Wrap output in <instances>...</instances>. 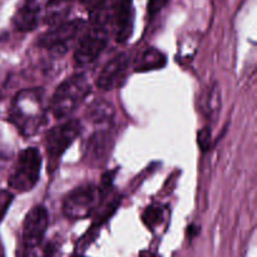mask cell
<instances>
[{
    "label": "cell",
    "mask_w": 257,
    "mask_h": 257,
    "mask_svg": "<svg viewBox=\"0 0 257 257\" xmlns=\"http://www.w3.org/2000/svg\"><path fill=\"white\" fill-rule=\"evenodd\" d=\"M47 105L43 88L23 89L13 99L9 120L24 137L35 135L45 123Z\"/></svg>",
    "instance_id": "cell-1"
},
{
    "label": "cell",
    "mask_w": 257,
    "mask_h": 257,
    "mask_svg": "<svg viewBox=\"0 0 257 257\" xmlns=\"http://www.w3.org/2000/svg\"><path fill=\"white\" fill-rule=\"evenodd\" d=\"M110 4V3H109ZM107 4L102 9L90 14V24L80 35L74 50V63L83 68L92 64L99 58L108 44V20L110 7Z\"/></svg>",
    "instance_id": "cell-2"
},
{
    "label": "cell",
    "mask_w": 257,
    "mask_h": 257,
    "mask_svg": "<svg viewBox=\"0 0 257 257\" xmlns=\"http://www.w3.org/2000/svg\"><path fill=\"white\" fill-rule=\"evenodd\" d=\"M90 93V84L84 74H73L60 83L53 93L49 109L57 119H67Z\"/></svg>",
    "instance_id": "cell-3"
},
{
    "label": "cell",
    "mask_w": 257,
    "mask_h": 257,
    "mask_svg": "<svg viewBox=\"0 0 257 257\" xmlns=\"http://www.w3.org/2000/svg\"><path fill=\"white\" fill-rule=\"evenodd\" d=\"M105 190L108 187H98L93 183L78 186L63 200V213L69 220H84L89 217L102 205Z\"/></svg>",
    "instance_id": "cell-4"
},
{
    "label": "cell",
    "mask_w": 257,
    "mask_h": 257,
    "mask_svg": "<svg viewBox=\"0 0 257 257\" xmlns=\"http://www.w3.org/2000/svg\"><path fill=\"white\" fill-rule=\"evenodd\" d=\"M42 155L37 147H28L18 156L8 180L10 190L18 193L29 192L39 181L42 170Z\"/></svg>",
    "instance_id": "cell-5"
},
{
    "label": "cell",
    "mask_w": 257,
    "mask_h": 257,
    "mask_svg": "<svg viewBox=\"0 0 257 257\" xmlns=\"http://www.w3.org/2000/svg\"><path fill=\"white\" fill-rule=\"evenodd\" d=\"M84 27L85 22L80 18L53 25L52 29L40 35L38 39V47L58 55L65 54L74 44Z\"/></svg>",
    "instance_id": "cell-6"
},
{
    "label": "cell",
    "mask_w": 257,
    "mask_h": 257,
    "mask_svg": "<svg viewBox=\"0 0 257 257\" xmlns=\"http://www.w3.org/2000/svg\"><path fill=\"white\" fill-rule=\"evenodd\" d=\"M82 132V123L78 119L64 120L48 131L45 136V150L49 158L50 167L57 166L60 157L73 145Z\"/></svg>",
    "instance_id": "cell-7"
},
{
    "label": "cell",
    "mask_w": 257,
    "mask_h": 257,
    "mask_svg": "<svg viewBox=\"0 0 257 257\" xmlns=\"http://www.w3.org/2000/svg\"><path fill=\"white\" fill-rule=\"evenodd\" d=\"M49 225V216L43 205L34 206L23 222V242L25 248L40 247Z\"/></svg>",
    "instance_id": "cell-8"
},
{
    "label": "cell",
    "mask_w": 257,
    "mask_h": 257,
    "mask_svg": "<svg viewBox=\"0 0 257 257\" xmlns=\"http://www.w3.org/2000/svg\"><path fill=\"white\" fill-rule=\"evenodd\" d=\"M128 57L124 53L115 55L100 70L97 78V87L102 90H112L117 87L127 72Z\"/></svg>",
    "instance_id": "cell-9"
},
{
    "label": "cell",
    "mask_w": 257,
    "mask_h": 257,
    "mask_svg": "<svg viewBox=\"0 0 257 257\" xmlns=\"http://www.w3.org/2000/svg\"><path fill=\"white\" fill-rule=\"evenodd\" d=\"M133 33V0H117L114 13L115 42H128Z\"/></svg>",
    "instance_id": "cell-10"
},
{
    "label": "cell",
    "mask_w": 257,
    "mask_h": 257,
    "mask_svg": "<svg viewBox=\"0 0 257 257\" xmlns=\"http://www.w3.org/2000/svg\"><path fill=\"white\" fill-rule=\"evenodd\" d=\"M40 15V8L37 0H25L24 4L15 13L14 27L19 32H32L38 27Z\"/></svg>",
    "instance_id": "cell-11"
},
{
    "label": "cell",
    "mask_w": 257,
    "mask_h": 257,
    "mask_svg": "<svg viewBox=\"0 0 257 257\" xmlns=\"http://www.w3.org/2000/svg\"><path fill=\"white\" fill-rule=\"evenodd\" d=\"M115 109L113 104L108 100L97 99L93 100L87 109V118L94 124H102L107 123L114 117Z\"/></svg>",
    "instance_id": "cell-12"
},
{
    "label": "cell",
    "mask_w": 257,
    "mask_h": 257,
    "mask_svg": "<svg viewBox=\"0 0 257 257\" xmlns=\"http://www.w3.org/2000/svg\"><path fill=\"white\" fill-rule=\"evenodd\" d=\"M166 65V57L162 52L156 48H148L136 60V70L137 72H147V70L160 69Z\"/></svg>",
    "instance_id": "cell-13"
},
{
    "label": "cell",
    "mask_w": 257,
    "mask_h": 257,
    "mask_svg": "<svg viewBox=\"0 0 257 257\" xmlns=\"http://www.w3.org/2000/svg\"><path fill=\"white\" fill-rule=\"evenodd\" d=\"M73 2H75V0H48L45 22L50 25L64 22L65 15H68Z\"/></svg>",
    "instance_id": "cell-14"
},
{
    "label": "cell",
    "mask_w": 257,
    "mask_h": 257,
    "mask_svg": "<svg viewBox=\"0 0 257 257\" xmlns=\"http://www.w3.org/2000/svg\"><path fill=\"white\" fill-rule=\"evenodd\" d=\"M119 203H120V197L119 196H118V197L115 196V197L112 198L107 205L99 206V207H98L97 216H95V220L94 222H93L90 230H95V228H98L99 226H102L105 221H108V218H109L110 216H113V213L117 211Z\"/></svg>",
    "instance_id": "cell-15"
},
{
    "label": "cell",
    "mask_w": 257,
    "mask_h": 257,
    "mask_svg": "<svg viewBox=\"0 0 257 257\" xmlns=\"http://www.w3.org/2000/svg\"><path fill=\"white\" fill-rule=\"evenodd\" d=\"M163 218H165V208L160 205L148 206L142 215L143 223H145L150 230H153V228L157 227L158 225H161Z\"/></svg>",
    "instance_id": "cell-16"
},
{
    "label": "cell",
    "mask_w": 257,
    "mask_h": 257,
    "mask_svg": "<svg viewBox=\"0 0 257 257\" xmlns=\"http://www.w3.org/2000/svg\"><path fill=\"white\" fill-rule=\"evenodd\" d=\"M14 200V193L10 190H0V222L7 215L10 205Z\"/></svg>",
    "instance_id": "cell-17"
},
{
    "label": "cell",
    "mask_w": 257,
    "mask_h": 257,
    "mask_svg": "<svg viewBox=\"0 0 257 257\" xmlns=\"http://www.w3.org/2000/svg\"><path fill=\"white\" fill-rule=\"evenodd\" d=\"M168 3V0H148V5H147V12H148V17L152 19L155 15H157L163 8L166 7V4Z\"/></svg>",
    "instance_id": "cell-18"
},
{
    "label": "cell",
    "mask_w": 257,
    "mask_h": 257,
    "mask_svg": "<svg viewBox=\"0 0 257 257\" xmlns=\"http://www.w3.org/2000/svg\"><path fill=\"white\" fill-rule=\"evenodd\" d=\"M83 5L88 9L89 14H93L94 12L99 10L104 5H107L110 0H79Z\"/></svg>",
    "instance_id": "cell-19"
},
{
    "label": "cell",
    "mask_w": 257,
    "mask_h": 257,
    "mask_svg": "<svg viewBox=\"0 0 257 257\" xmlns=\"http://www.w3.org/2000/svg\"><path fill=\"white\" fill-rule=\"evenodd\" d=\"M211 142V130L210 128H203L200 133H198V145L203 151H208Z\"/></svg>",
    "instance_id": "cell-20"
},
{
    "label": "cell",
    "mask_w": 257,
    "mask_h": 257,
    "mask_svg": "<svg viewBox=\"0 0 257 257\" xmlns=\"http://www.w3.org/2000/svg\"><path fill=\"white\" fill-rule=\"evenodd\" d=\"M20 257H53V251L49 250V248H45V250H43V252L40 253V255H38V253H35V248H25L24 253H23Z\"/></svg>",
    "instance_id": "cell-21"
},
{
    "label": "cell",
    "mask_w": 257,
    "mask_h": 257,
    "mask_svg": "<svg viewBox=\"0 0 257 257\" xmlns=\"http://www.w3.org/2000/svg\"><path fill=\"white\" fill-rule=\"evenodd\" d=\"M0 257H4V251H3V246H2V242H0Z\"/></svg>",
    "instance_id": "cell-22"
},
{
    "label": "cell",
    "mask_w": 257,
    "mask_h": 257,
    "mask_svg": "<svg viewBox=\"0 0 257 257\" xmlns=\"http://www.w3.org/2000/svg\"><path fill=\"white\" fill-rule=\"evenodd\" d=\"M72 257H84V256H82V255H74V256H72Z\"/></svg>",
    "instance_id": "cell-23"
}]
</instances>
